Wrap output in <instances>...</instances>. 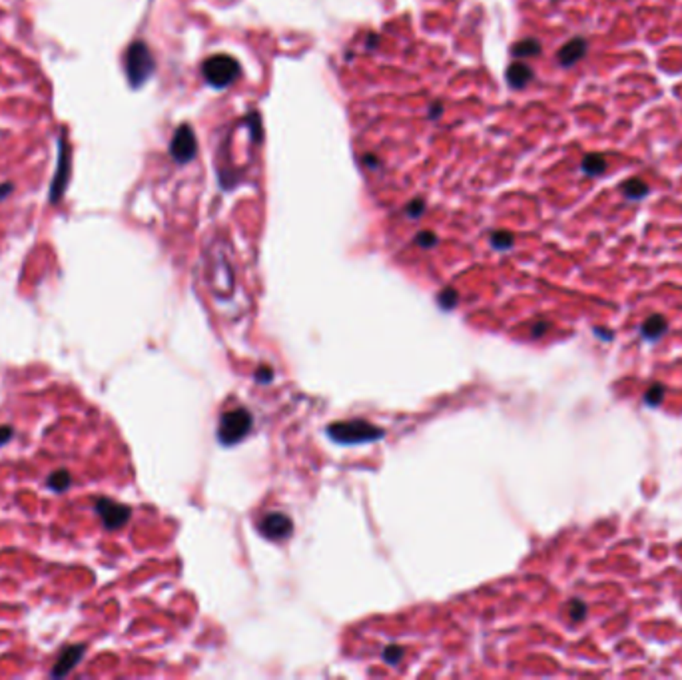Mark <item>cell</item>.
I'll return each mask as SVG.
<instances>
[{
  "label": "cell",
  "instance_id": "cell-1",
  "mask_svg": "<svg viewBox=\"0 0 682 680\" xmlns=\"http://www.w3.org/2000/svg\"><path fill=\"white\" fill-rule=\"evenodd\" d=\"M124 64L126 76H128V82L132 88H140L154 74V68H156V60H154L148 44L142 41L132 42L128 46Z\"/></svg>",
  "mask_w": 682,
  "mask_h": 680
},
{
  "label": "cell",
  "instance_id": "cell-2",
  "mask_svg": "<svg viewBox=\"0 0 682 680\" xmlns=\"http://www.w3.org/2000/svg\"><path fill=\"white\" fill-rule=\"evenodd\" d=\"M328 435L335 443L355 445V443L377 441L385 435V431L375 427L372 423H367V421H337V423H331Z\"/></svg>",
  "mask_w": 682,
  "mask_h": 680
},
{
  "label": "cell",
  "instance_id": "cell-3",
  "mask_svg": "<svg viewBox=\"0 0 682 680\" xmlns=\"http://www.w3.org/2000/svg\"><path fill=\"white\" fill-rule=\"evenodd\" d=\"M251 427H253V415L248 409L240 407L224 413L218 427V441L222 445H236L251 431Z\"/></svg>",
  "mask_w": 682,
  "mask_h": 680
},
{
  "label": "cell",
  "instance_id": "cell-4",
  "mask_svg": "<svg viewBox=\"0 0 682 680\" xmlns=\"http://www.w3.org/2000/svg\"><path fill=\"white\" fill-rule=\"evenodd\" d=\"M204 78L212 86L216 88H226L231 82H236V78L240 76V64L234 56L227 54H216L212 58H207L202 66Z\"/></svg>",
  "mask_w": 682,
  "mask_h": 680
},
{
  "label": "cell",
  "instance_id": "cell-5",
  "mask_svg": "<svg viewBox=\"0 0 682 680\" xmlns=\"http://www.w3.org/2000/svg\"><path fill=\"white\" fill-rule=\"evenodd\" d=\"M70 174H72V150L68 140L60 136L58 138V160H56V172L52 178V184L48 190V202L50 204H58L64 198V192L68 188L70 182Z\"/></svg>",
  "mask_w": 682,
  "mask_h": 680
},
{
  "label": "cell",
  "instance_id": "cell-6",
  "mask_svg": "<svg viewBox=\"0 0 682 680\" xmlns=\"http://www.w3.org/2000/svg\"><path fill=\"white\" fill-rule=\"evenodd\" d=\"M94 511H96V515L102 519L104 527L110 529V531L122 529L126 523L130 521V517H132V509L128 505L116 503V501H112L108 497H98L94 501Z\"/></svg>",
  "mask_w": 682,
  "mask_h": 680
},
{
  "label": "cell",
  "instance_id": "cell-7",
  "mask_svg": "<svg viewBox=\"0 0 682 680\" xmlns=\"http://www.w3.org/2000/svg\"><path fill=\"white\" fill-rule=\"evenodd\" d=\"M258 529L268 541H284L293 533V523L286 513L271 511V513H266L260 519Z\"/></svg>",
  "mask_w": 682,
  "mask_h": 680
},
{
  "label": "cell",
  "instance_id": "cell-8",
  "mask_svg": "<svg viewBox=\"0 0 682 680\" xmlns=\"http://www.w3.org/2000/svg\"><path fill=\"white\" fill-rule=\"evenodd\" d=\"M196 136H194V130L184 124L176 130L174 138H172V144H170V154L172 158L178 162V164H186L190 162L194 156H196Z\"/></svg>",
  "mask_w": 682,
  "mask_h": 680
},
{
  "label": "cell",
  "instance_id": "cell-9",
  "mask_svg": "<svg viewBox=\"0 0 682 680\" xmlns=\"http://www.w3.org/2000/svg\"><path fill=\"white\" fill-rule=\"evenodd\" d=\"M84 655H86V646L84 644H72V646H66L62 650V655L58 657V660H56V664H54V668H52V672H50V677L52 679H60V677H66L80 660L84 659Z\"/></svg>",
  "mask_w": 682,
  "mask_h": 680
},
{
  "label": "cell",
  "instance_id": "cell-10",
  "mask_svg": "<svg viewBox=\"0 0 682 680\" xmlns=\"http://www.w3.org/2000/svg\"><path fill=\"white\" fill-rule=\"evenodd\" d=\"M587 54V41L584 38H573L558 50V62L560 66H573Z\"/></svg>",
  "mask_w": 682,
  "mask_h": 680
},
{
  "label": "cell",
  "instance_id": "cell-11",
  "mask_svg": "<svg viewBox=\"0 0 682 680\" xmlns=\"http://www.w3.org/2000/svg\"><path fill=\"white\" fill-rule=\"evenodd\" d=\"M533 76H535L533 70L527 64H523V62L511 64L509 70H507V80H509V84L513 88H525L527 84L533 80Z\"/></svg>",
  "mask_w": 682,
  "mask_h": 680
},
{
  "label": "cell",
  "instance_id": "cell-12",
  "mask_svg": "<svg viewBox=\"0 0 682 680\" xmlns=\"http://www.w3.org/2000/svg\"><path fill=\"white\" fill-rule=\"evenodd\" d=\"M666 331V319L662 315H652L641 326V333L644 339H659Z\"/></svg>",
  "mask_w": 682,
  "mask_h": 680
},
{
  "label": "cell",
  "instance_id": "cell-13",
  "mask_svg": "<svg viewBox=\"0 0 682 680\" xmlns=\"http://www.w3.org/2000/svg\"><path fill=\"white\" fill-rule=\"evenodd\" d=\"M620 190L628 200H641L648 194V185H646V182H642L641 178H630V180L622 182Z\"/></svg>",
  "mask_w": 682,
  "mask_h": 680
},
{
  "label": "cell",
  "instance_id": "cell-14",
  "mask_svg": "<svg viewBox=\"0 0 682 680\" xmlns=\"http://www.w3.org/2000/svg\"><path fill=\"white\" fill-rule=\"evenodd\" d=\"M609 168V164H606V160H604V156H600V154H589V156H584V160H582V172L587 174V176H600L604 170Z\"/></svg>",
  "mask_w": 682,
  "mask_h": 680
},
{
  "label": "cell",
  "instance_id": "cell-15",
  "mask_svg": "<svg viewBox=\"0 0 682 680\" xmlns=\"http://www.w3.org/2000/svg\"><path fill=\"white\" fill-rule=\"evenodd\" d=\"M46 485H48L52 491L62 493V491H66V489L72 485V477H70V473H68L66 469H56L54 473L48 477Z\"/></svg>",
  "mask_w": 682,
  "mask_h": 680
},
{
  "label": "cell",
  "instance_id": "cell-16",
  "mask_svg": "<svg viewBox=\"0 0 682 680\" xmlns=\"http://www.w3.org/2000/svg\"><path fill=\"white\" fill-rule=\"evenodd\" d=\"M541 52V44L535 38H527V41L517 42L513 46V54L519 58H527V56H537Z\"/></svg>",
  "mask_w": 682,
  "mask_h": 680
},
{
  "label": "cell",
  "instance_id": "cell-17",
  "mask_svg": "<svg viewBox=\"0 0 682 680\" xmlns=\"http://www.w3.org/2000/svg\"><path fill=\"white\" fill-rule=\"evenodd\" d=\"M664 399V385L661 383H655L652 387H648L646 393H644V403L650 405V407H659Z\"/></svg>",
  "mask_w": 682,
  "mask_h": 680
},
{
  "label": "cell",
  "instance_id": "cell-18",
  "mask_svg": "<svg viewBox=\"0 0 682 680\" xmlns=\"http://www.w3.org/2000/svg\"><path fill=\"white\" fill-rule=\"evenodd\" d=\"M491 242H493V246H495L497 249H507V247L513 246L515 238H513V234H509V231H495L493 238H491Z\"/></svg>",
  "mask_w": 682,
  "mask_h": 680
},
{
  "label": "cell",
  "instance_id": "cell-19",
  "mask_svg": "<svg viewBox=\"0 0 682 680\" xmlns=\"http://www.w3.org/2000/svg\"><path fill=\"white\" fill-rule=\"evenodd\" d=\"M569 615H571V618H573L575 622L582 620V618H584V615H587V607H584V602H580V600H573Z\"/></svg>",
  "mask_w": 682,
  "mask_h": 680
},
{
  "label": "cell",
  "instance_id": "cell-20",
  "mask_svg": "<svg viewBox=\"0 0 682 680\" xmlns=\"http://www.w3.org/2000/svg\"><path fill=\"white\" fill-rule=\"evenodd\" d=\"M401 657H403V650H401L399 646H389V648L383 653V659L387 660L389 664H397V662L401 660Z\"/></svg>",
  "mask_w": 682,
  "mask_h": 680
},
{
  "label": "cell",
  "instance_id": "cell-21",
  "mask_svg": "<svg viewBox=\"0 0 682 680\" xmlns=\"http://www.w3.org/2000/svg\"><path fill=\"white\" fill-rule=\"evenodd\" d=\"M439 302H441L443 308H451V306L457 304V293H455L453 289H445V291L439 295Z\"/></svg>",
  "mask_w": 682,
  "mask_h": 680
},
{
  "label": "cell",
  "instance_id": "cell-22",
  "mask_svg": "<svg viewBox=\"0 0 682 680\" xmlns=\"http://www.w3.org/2000/svg\"><path fill=\"white\" fill-rule=\"evenodd\" d=\"M417 244L421 247H431L437 244V238H435L431 231H423V234L417 236Z\"/></svg>",
  "mask_w": 682,
  "mask_h": 680
},
{
  "label": "cell",
  "instance_id": "cell-23",
  "mask_svg": "<svg viewBox=\"0 0 682 680\" xmlns=\"http://www.w3.org/2000/svg\"><path fill=\"white\" fill-rule=\"evenodd\" d=\"M12 435H14V429H12V427H8V425H0V445L8 443Z\"/></svg>",
  "mask_w": 682,
  "mask_h": 680
},
{
  "label": "cell",
  "instance_id": "cell-24",
  "mask_svg": "<svg viewBox=\"0 0 682 680\" xmlns=\"http://www.w3.org/2000/svg\"><path fill=\"white\" fill-rule=\"evenodd\" d=\"M421 212H423V202H421V200H415L413 204H411V206L407 207V214H409L411 218H417V216H421Z\"/></svg>",
  "mask_w": 682,
  "mask_h": 680
},
{
  "label": "cell",
  "instance_id": "cell-25",
  "mask_svg": "<svg viewBox=\"0 0 682 680\" xmlns=\"http://www.w3.org/2000/svg\"><path fill=\"white\" fill-rule=\"evenodd\" d=\"M12 190H14V185L10 184V182H4V184H0V202H2V200H6V198L12 194Z\"/></svg>",
  "mask_w": 682,
  "mask_h": 680
},
{
  "label": "cell",
  "instance_id": "cell-26",
  "mask_svg": "<svg viewBox=\"0 0 682 680\" xmlns=\"http://www.w3.org/2000/svg\"><path fill=\"white\" fill-rule=\"evenodd\" d=\"M547 328H549V324H547V321H538V324H535V326H533V331H531V333H533L535 337H538V335H543V333L547 331Z\"/></svg>",
  "mask_w": 682,
  "mask_h": 680
}]
</instances>
